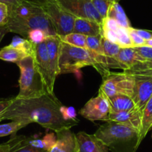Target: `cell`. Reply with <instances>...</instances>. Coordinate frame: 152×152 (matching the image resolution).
<instances>
[{
  "mask_svg": "<svg viewBox=\"0 0 152 152\" xmlns=\"http://www.w3.org/2000/svg\"><path fill=\"white\" fill-rule=\"evenodd\" d=\"M57 137L54 133L46 134L42 138H37L35 137H27V141L30 145L36 148L41 149V150L50 151L56 142Z\"/></svg>",
  "mask_w": 152,
  "mask_h": 152,
  "instance_id": "44dd1931",
  "label": "cell"
},
{
  "mask_svg": "<svg viewBox=\"0 0 152 152\" xmlns=\"http://www.w3.org/2000/svg\"><path fill=\"white\" fill-rule=\"evenodd\" d=\"M30 124H31V122L28 120H18L0 125V137L16 134L17 131Z\"/></svg>",
  "mask_w": 152,
  "mask_h": 152,
  "instance_id": "cb8c5ba5",
  "label": "cell"
},
{
  "mask_svg": "<svg viewBox=\"0 0 152 152\" xmlns=\"http://www.w3.org/2000/svg\"><path fill=\"white\" fill-rule=\"evenodd\" d=\"M94 134L112 152H136L140 146L138 131L117 122H106Z\"/></svg>",
  "mask_w": 152,
  "mask_h": 152,
  "instance_id": "3957f363",
  "label": "cell"
},
{
  "mask_svg": "<svg viewBox=\"0 0 152 152\" xmlns=\"http://www.w3.org/2000/svg\"><path fill=\"white\" fill-rule=\"evenodd\" d=\"M134 75L133 100L136 107L142 112L152 96V72H131Z\"/></svg>",
  "mask_w": 152,
  "mask_h": 152,
  "instance_id": "9c48e42d",
  "label": "cell"
},
{
  "mask_svg": "<svg viewBox=\"0 0 152 152\" xmlns=\"http://www.w3.org/2000/svg\"><path fill=\"white\" fill-rule=\"evenodd\" d=\"M142 113V112L137 108L128 111L110 113L109 117L106 122H117V123L122 124L125 126L133 128L140 133V128H141Z\"/></svg>",
  "mask_w": 152,
  "mask_h": 152,
  "instance_id": "4fadbf2b",
  "label": "cell"
},
{
  "mask_svg": "<svg viewBox=\"0 0 152 152\" xmlns=\"http://www.w3.org/2000/svg\"><path fill=\"white\" fill-rule=\"evenodd\" d=\"M8 19V7L0 2V26H5Z\"/></svg>",
  "mask_w": 152,
  "mask_h": 152,
  "instance_id": "d6a6232c",
  "label": "cell"
},
{
  "mask_svg": "<svg viewBox=\"0 0 152 152\" xmlns=\"http://www.w3.org/2000/svg\"><path fill=\"white\" fill-rule=\"evenodd\" d=\"M110 113L128 111L135 109L136 104L131 97L125 95H117L108 99Z\"/></svg>",
  "mask_w": 152,
  "mask_h": 152,
  "instance_id": "d6986e66",
  "label": "cell"
},
{
  "mask_svg": "<svg viewBox=\"0 0 152 152\" xmlns=\"http://www.w3.org/2000/svg\"><path fill=\"white\" fill-rule=\"evenodd\" d=\"M108 18L115 20L119 26L128 28L131 27L129 20L119 2H113L110 7L107 14Z\"/></svg>",
  "mask_w": 152,
  "mask_h": 152,
  "instance_id": "7402d4cb",
  "label": "cell"
},
{
  "mask_svg": "<svg viewBox=\"0 0 152 152\" xmlns=\"http://www.w3.org/2000/svg\"><path fill=\"white\" fill-rule=\"evenodd\" d=\"M150 32L151 33V34H152V31H150Z\"/></svg>",
  "mask_w": 152,
  "mask_h": 152,
  "instance_id": "60d3db41",
  "label": "cell"
},
{
  "mask_svg": "<svg viewBox=\"0 0 152 152\" xmlns=\"http://www.w3.org/2000/svg\"><path fill=\"white\" fill-rule=\"evenodd\" d=\"M109 1L111 2H119L120 0H109Z\"/></svg>",
  "mask_w": 152,
  "mask_h": 152,
  "instance_id": "ab89813d",
  "label": "cell"
},
{
  "mask_svg": "<svg viewBox=\"0 0 152 152\" xmlns=\"http://www.w3.org/2000/svg\"><path fill=\"white\" fill-rule=\"evenodd\" d=\"M45 41L47 46L51 73H52V78L55 81L57 77L59 75L58 63H59L60 46H61V40L60 37L56 34L48 36Z\"/></svg>",
  "mask_w": 152,
  "mask_h": 152,
  "instance_id": "5bb4252c",
  "label": "cell"
},
{
  "mask_svg": "<svg viewBox=\"0 0 152 152\" xmlns=\"http://www.w3.org/2000/svg\"><path fill=\"white\" fill-rule=\"evenodd\" d=\"M59 37L61 41L64 42V43L71 45V46H76V47L86 49V39H87V36H85V35L72 32V33L64 35V36Z\"/></svg>",
  "mask_w": 152,
  "mask_h": 152,
  "instance_id": "484cf974",
  "label": "cell"
},
{
  "mask_svg": "<svg viewBox=\"0 0 152 152\" xmlns=\"http://www.w3.org/2000/svg\"><path fill=\"white\" fill-rule=\"evenodd\" d=\"M35 62L39 72L41 75L46 87L49 93H54L55 82L51 73L49 54L46 41L36 45Z\"/></svg>",
  "mask_w": 152,
  "mask_h": 152,
  "instance_id": "8fae6325",
  "label": "cell"
},
{
  "mask_svg": "<svg viewBox=\"0 0 152 152\" xmlns=\"http://www.w3.org/2000/svg\"><path fill=\"white\" fill-rule=\"evenodd\" d=\"M0 152H10V148L7 142L0 144Z\"/></svg>",
  "mask_w": 152,
  "mask_h": 152,
  "instance_id": "74e56055",
  "label": "cell"
},
{
  "mask_svg": "<svg viewBox=\"0 0 152 152\" xmlns=\"http://www.w3.org/2000/svg\"><path fill=\"white\" fill-rule=\"evenodd\" d=\"M61 113L65 120L79 122V120L77 119L75 109L73 107H65L63 105L61 107Z\"/></svg>",
  "mask_w": 152,
  "mask_h": 152,
  "instance_id": "f546056e",
  "label": "cell"
},
{
  "mask_svg": "<svg viewBox=\"0 0 152 152\" xmlns=\"http://www.w3.org/2000/svg\"><path fill=\"white\" fill-rule=\"evenodd\" d=\"M58 5L66 12L75 17L94 20L102 25V18L92 3V0H56Z\"/></svg>",
  "mask_w": 152,
  "mask_h": 152,
  "instance_id": "ba28073f",
  "label": "cell"
},
{
  "mask_svg": "<svg viewBox=\"0 0 152 152\" xmlns=\"http://www.w3.org/2000/svg\"><path fill=\"white\" fill-rule=\"evenodd\" d=\"M152 128V96L145 107L143 109L142 113V122L141 128L139 133V144L142 143V140Z\"/></svg>",
  "mask_w": 152,
  "mask_h": 152,
  "instance_id": "ffe728a7",
  "label": "cell"
},
{
  "mask_svg": "<svg viewBox=\"0 0 152 152\" xmlns=\"http://www.w3.org/2000/svg\"><path fill=\"white\" fill-rule=\"evenodd\" d=\"M8 144L10 148V152H49L41 149L32 147L27 141V137L24 135H11Z\"/></svg>",
  "mask_w": 152,
  "mask_h": 152,
  "instance_id": "ac0fdd59",
  "label": "cell"
},
{
  "mask_svg": "<svg viewBox=\"0 0 152 152\" xmlns=\"http://www.w3.org/2000/svg\"><path fill=\"white\" fill-rule=\"evenodd\" d=\"M56 142L49 152H76V137L70 129L58 131Z\"/></svg>",
  "mask_w": 152,
  "mask_h": 152,
  "instance_id": "9a60e30c",
  "label": "cell"
},
{
  "mask_svg": "<svg viewBox=\"0 0 152 152\" xmlns=\"http://www.w3.org/2000/svg\"><path fill=\"white\" fill-rule=\"evenodd\" d=\"M110 113V107L108 99L98 94L96 97L92 98L80 110L79 113L86 119L107 122Z\"/></svg>",
  "mask_w": 152,
  "mask_h": 152,
  "instance_id": "30bf717a",
  "label": "cell"
},
{
  "mask_svg": "<svg viewBox=\"0 0 152 152\" xmlns=\"http://www.w3.org/2000/svg\"><path fill=\"white\" fill-rule=\"evenodd\" d=\"M116 60L123 70H128L137 64L145 61L134 48H121Z\"/></svg>",
  "mask_w": 152,
  "mask_h": 152,
  "instance_id": "e0dca14e",
  "label": "cell"
},
{
  "mask_svg": "<svg viewBox=\"0 0 152 152\" xmlns=\"http://www.w3.org/2000/svg\"><path fill=\"white\" fill-rule=\"evenodd\" d=\"M130 72H152V59L137 64L128 70Z\"/></svg>",
  "mask_w": 152,
  "mask_h": 152,
  "instance_id": "f1b7e54d",
  "label": "cell"
},
{
  "mask_svg": "<svg viewBox=\"0 0 152 152\" xmlns=\"http://www.w3.org/2000/svg\"><path fill=\"white\" fill-rule=\"evenodd\" d=\"M28 56V55L26 52L13 47L11 45H8L0 49V60L7 62L17 64V62Z\"/></svg>",
  "mask_w": 152,
  "mask_h": 152,
  "instance_id": "603a6c76",
  "label": "cell"
},
{
  "mask_svg": "<svg viewBox=\"0 0 152 152\" xmlns=\"http://www.w3.org/2000/svg\"><path fill=\"white\" fill-rule=\"evenodd\" d=\"M48 36L49 35L41 29H33L28 32L26 39L37 45L44 42Z\"/></svg>",
  "mask_w": 152,
  "mask_h": 152,
  "instance_id": "83f0119b",
  "label": "cell"
},
{
  "mask_svg": "<svg viewBox=\"0 0 152 152\" xmlns=\"http://www.w3.org/2000/svg\"><path fill=\"white\" fill-rule=\"evenodd\" d=\"M8 32H9V31H8V28L6 26H0V43L2 42V39L5 36V34Z\"/></svg>",
  "mask_w": 152,
  "mask_h": 152,
  "instance_id": "8d00e7d4",
  "label": "cell"
},
{
  "mask_svg": "<svg viewBox=\"0 0 152 152\" xmlns=\"http://www.w3.org/2000/svg\"><path fill=\"white\" fill-rule=\"evenodd\" d=\"M92 3L103 20L107 17L110 7L113 2H110L109 0H92Z\"/></svg>",
  "mask_w": 152,
  "mask_h": 152,
  "instance_id": "4316f807",
  "label": "cell"
},
{
  "mask_svg": "<svg viewBox=\"0 0 152 152\" xmlns=\"http://www.w3.org/2000/svg\"><path fill=\"white\" fill-rule=\"evenodd\" d=\"M134 49L145 61L152 59V47L144 45V46L134 47Z\"/></svg>",
  "mask_w": 152,
  "mask_h": 152,
  "instance_id": "4dcf8cb0",
  "label": "cell"
},
{
  "mask_svg": "<svg viewBox=\"0 0 152 152\" xmlns=\"http://www.w3.org/2000/svg\"><path fill=\"white\" fill-rule=\"evenodd\" d=\"M102 83L99 90V95L108 99L117 95H125L133 98L134 75L124 70L115 72L107 70L102 75Z\"/></svg>",
  "mask_w": 152,
  "mask_h": 152,
  "instance_id": "8992f818",
  "label": "cell"
},
{
  "mask_svg": "<svg viewBox=\"0 0 152 152\" xmlns=\"http://www.w3.org/2000/svg\"><path fill=\"white\" fill-rule=\"evenodd\" d=\"M40 8L53 26L58 36L73 31L75 17L61 8L56 0H27Z\"/></svg>",
  "mask_w": 152,
  "mask_h": 152,
  "instance_id": "52a82bcc",
  "label": "cell"
},
{
  "mask_svg": "<svg viewBox=\"0 0 152 152\" xmlns=\"http://www.w3.org/2000/svg\"><path fill=\"white\" fill-rule=\"evenodd\" d=\"M75 137L76 152H109L107 146L95 134L80 131Z\"/></svg>",
  "mask_w": 152,
  "mask_h": 152,
  "instance_id": "7c38bea8",
  "label": "cell"
},
{
  "mask_svg": "<svg viewBox=\"0 0 152 152\" xmlns=\"http://www.w3.org/2000/svg\"><path fill=\"white\" fill-rule=\"evenodd\" d=\"M85 36L97 37L103 35L102 25L94 20L86 18L75 17L73 26V31Z\"/></svg>",
  "mask_w": 152,
  "mask_h": 152,
  "instance_id": "2e32d148",
  "label": "cell"
},
{
  "mask_svg": "<svg viewBox=\"0 0 152 152\" xmlns=\"http://www.w3.org/2000/svg\"><path fill=\"white\" fill-rule=\"evenodd\" d=\"M5 26L9 32L21 35L26 39L28 32L33 29H41L49 36L57 34L43 11L27 0H23L20 5L8 9V19Z\"/></svg>",
  "mask_w": 152,
  "mask_h": 152,
  "instance_id": "7a4b0ae2",
  "label": "cell"
},
{
  "mask_svg": "<svg viewBox=\"0 0 152 152\" xmlns=\"http://www.w3.org/2000/svg\"><path fill=\"white\" fill-rule=\"evenodd\" d=\"M11 46L15 47L20 50L26 52L28 56H31L33 58L35 57V52H36V45L31 43L30 40L23 37H16L13 39L11 42Z\"/></svg>",
  "mask_w": 152,
  "mask_h": 152,
  "instance_id": "d4e9b609",
  "label": "cell"
},
{
  "mask_svg": "<svg viewBox=\"0 0 152 152\" xmlns=\"http://www.w3.org/2000/svg\"><path fill=\"white\" fill-rule=\"evenodd\" d=\"M62 106L55 93H48L33 99L12 98L9 107L0 116V122L6 119L28 120L55 133L71 129L79 122L65 120L61 113Z\"/></svg>",
  "mask_w": 152,
  "mask_h": 152,
  "instance_id": "6da1fadb",
  "label": "cell"
},
{
  "mask_svg": "<svg viewBox=\"0 0 152 152\" xmlns=\"http://www.w3.org/2000/svg\"><path fill=\"white\" fill-rule=\"evenodd\" d=\"M11 102V99L0 100V116L5 112V110L9 107Z\"/></svg>",
  "mask_w": 152,
  "mask_h": 152,
  "instance_id": "d590c367",
  "label": "cell"
},
{
  "mask_svg": "<svg viewBox=\"0 0 152 152\" xmlns=\"http://www.w3.org/2000/svg\"><path fill=\"white\" fill-rule=\"evenodd\" d=\"M16 64L20 70V92L16 96L17 99H33L49 93L41 75L38 71L34 58L28 56Z\"/></svg>",
  "mask_w": 152,
  "mask_h": 152,
  "instance_id": "5b68a950",
  "label": "cell"
},
{
  "mask_svg": "<svg viewBox=\"0 0 152 152\" xmlns=\"http://www.w3.org/2000/svg\"><path fill=\"white\" fill-rule=\"evenodd\" d=\"M128 31H129L130 37H131V40L133 45H134V47L144 46L145 41V40H143L141 37H140L137 33H136L134 28L130 27L129 28H128Z\"/></svg>",
  "mask_w": 152,
  "mask_h": 152,
  "instance_id": "1f68e13d",
  "label": "cell"
},
{
  "mask_svg": "<svg viewBox=\"0 0 152 152\" xmlns=\"http://www.w3.org/2000/svg\"><path fill=\"white\" fill-rule=\"evenodd\" d=\"M134 31H136V33L139 35L140 37H141L143 40H148L151 38H152V34L150 32V31H146V30H142V29H138V28H134Z\"/></svg>",
  "mask_w": 152,
  "mask_h": 152,
  "instance_id": "836d02e7",
  "label": "cell"
},
{
  "mask_svg": "<svg viewBox=\"0 0 152 152\" xmlns=\"http://www.w3.org/2000/svg\"><path fill=\"white\" fill-rule=\"evenodd\" d=\"M145 45L148 46H150V47H152V38L149 39V40H145Z\"/></svg>",
  "mask_w": 152,
  "mask_h": 152,
  "instance_id": "f35d334b",
  "label": "cell"
},
{
  "mask_svg": "<svg viewBox=\"0 0 152 152\" xmlns=\"http://www.w3.org/2000/svg\"><path fill=\"white\" fill-rule=\"evenodd\" d=\"M89 66L94 67L102 75L107 71L101 66L96 55L87 49L76 47L61 41L58 63L59 75L65 73L76 72Z\"/></svg>",
  "mask_w": 152,
  "mask_h": 152,
  "instance_id": "277c9868",
  "label": "cell"
},
{
  "mask_svg": "<svg viewBox=\"0 0 152 152\" xmlns=\"http://www.w3.org/2000/svg\"><path fill=\"white\" fill-rule=\"evenodd\" d=\"M23 2V0H0V2L5 4L8 7V9L18 6Z\"/></svg>",
  "mask_w": 152,
  "mask_h": 152,
  "instance_id": "e575fe53",
  "label": "cell"
}]
</instances>
